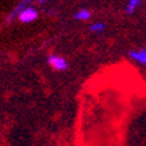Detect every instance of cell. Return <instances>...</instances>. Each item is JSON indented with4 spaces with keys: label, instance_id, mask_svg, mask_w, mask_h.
Here are the masks:
<instances>
[{
    "label": "cell",
    "instance_id": "1",
    "mask_svg": "<svg viewBox=\"0 0 146 146\" xmlns=\"http://www.w3.org/2000/svg\"><path fill=\"white\" fill-rule=\"evenodd\" d=\"M47 63L50 64L51 68L55 71H66L68 68V62L66 60V58L56 55V54H51L47 58Z\"/></svg>",
    "mask_w": 146,
    "mask_h": 146
},
{
    "label": "cell",
    "instance_id": "2",
    "mask_svg": "<svg viewBox=\"0 0 146 146\" xmlns=\"http://www.w3.org/2000/svg\"><path fill=\"white\" fill-rule=\"evenodd\" d=\"M19 20L22 23H31V22H35L38 19V11H36L34 7H24V8L20 11V13L18 15Z\"/></svg>",
    "mask_w": 146,
    "mask_h": 146
},
{
    "label": "cell",
    "instance_id": "3",
    "mask_svg": "<svg viewBox=\"0 0 146 146\" xmlns=\"http://www.w3.org/2000/svg\"><path fill=\"white\" fill-rule=\"evenodd\" d=\"M127 55L133 59L134 62H137L146 67V48L145 47H142L139 50H130L127 52Z\"/></svg>",
    "mask_w": 146,
    "mask_h": 146
},
{
    "label": "cell",
    "instance_id": "4",
    "mask_svg": "<svg viewBox=\"0 0 146 146\" xmlns=\"http://www.w3.org/2000/svg\"><path fill=\"white\" fill-rule=\"evenodd\" d=\"M30 1H31V0H22V1H20V3H19V4L16 5L15 8H13L12 12L8 15V18H7V20H5V22H7V23H11V22H12L13 19H15L19 15V13H20V11H22L24 7H27V5L30 4Z\"/></svg>",
    "mask_w": 146,
    "mask_h": 146
},
{
    "label": "cell",
    "instance_id": "5",
    "mask_svg": "<svg viewBox=\"0 0 146 146\" xmlns=\"http://www.w3.org/2000/svg\"><path fill=\"white\" fill-rule=\"evenodd\" d=\"M74 18H75L76 20H80V22H86V20H89V19L91 18V12H90L87 8H80L79 11L75 12Z\"/></svg>",
    "mask_w": 146,
    "mask_h": 146
},
{
    "label": "cell",
    "instance_id": "6",
    "mask_svg": "<svg viewBox=\"0 0 146 146\" xmlns=\"http://www.w3.org/2000/svg\"><path fill=\"white\" fill-rule=\"evenodd\" d=\"M142 0H127V5H126V13L131 15L135 12V9L141 5Z\"/></svg>",
    "mask_w": 146,
    "mask_h": 146
},
{
    "label": "cell",
    "instance_id": "7",
    "mask_svg": "<svg viewBox=\"0 0 146 146\" xmlns=\"http://www.w3.org/2000/svg\"><path fill=\"white\" fill-rule=\"evenodd\" d=\"M89 30L91 32H94V34H101V32H103L105 30H106V24H105V23H102V22L93 23V24L89 27Z\"/></svg>",
    "mask_w": 146,
    "mask_h": 146
},
{
    "label": "cell",
    "instance_id": "8",
    "mask_svg": "<svg viewBox=\"0 0 146 146\" xmlns=\"http://www.w3.org/2000/svg\"><path fill=\"white\" fill-rule=\"evenodd\" d=\"M47 1H50V0H38L39 4H44V3H47Z\"/></svg>",
    "mask_w": 146,
    "mask_h": 146
},
{
    "label": "cell",
    "instance_id": "9",
    "mask_svg": "<svg viewBox=\"0 0 146 146\" xmlns=\"http://www.w3.org/2000/svg\"><path fill=\"white\" fill-rule=\"evenodd\" d=\"M82 1H83V0H82Z\"/></svg>",
    "mask_w": 146,
    "mask_h": 146
}]
</instances>
